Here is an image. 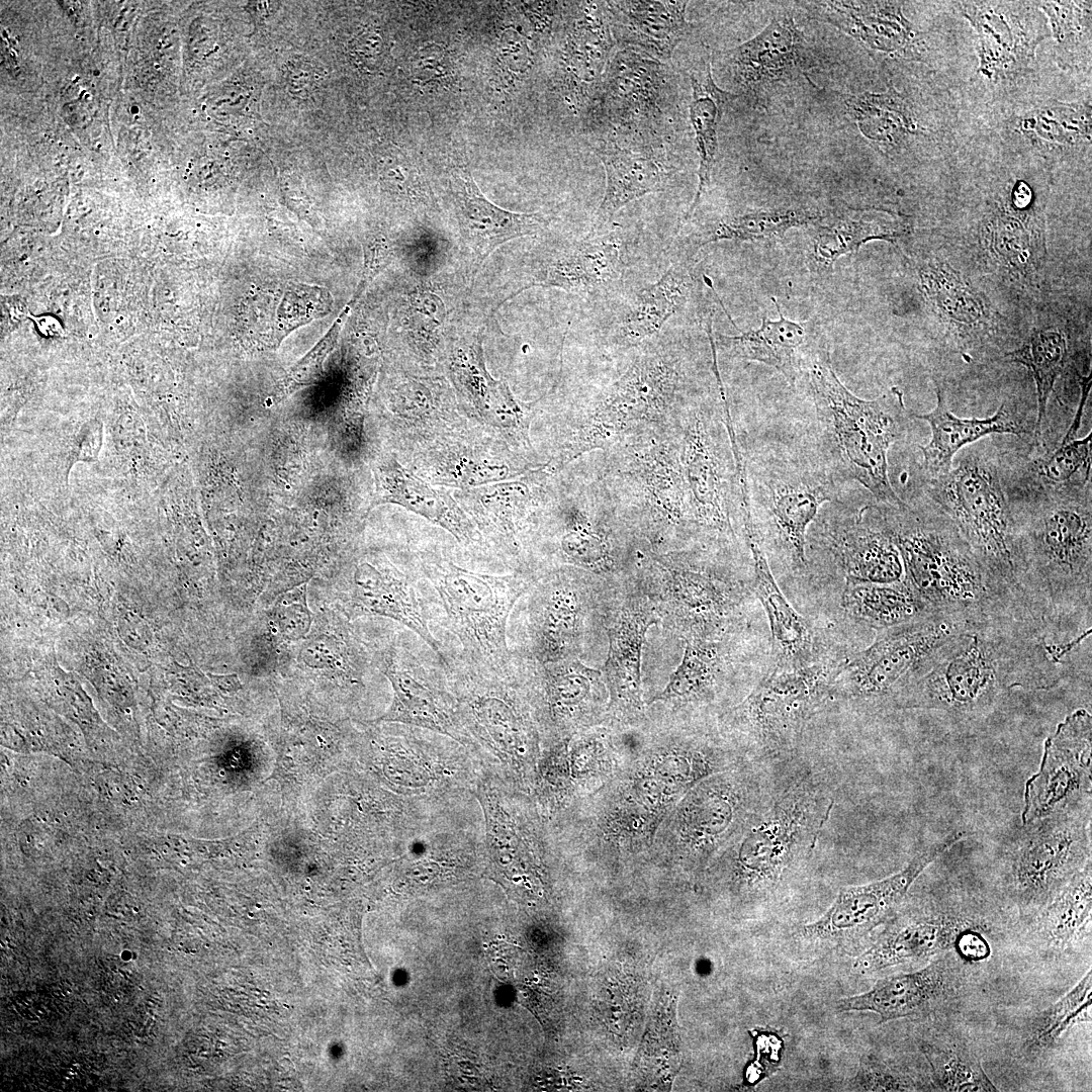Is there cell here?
<instances>
[{
    "label": "cell",
    "instance_id": "obj_1",
    "mask_svg": "<svg viewBox=\"0 0 1092 1092\" xmlns=\"http://www.w3.org/2000/svg\"><path fill=\"white\" fill-rule=\"evenodd\" d=\"M1066 656L1036 623L995 614L974 621L906 695L901 710L944 714L958 723L993 714L1013 690L1048 691L1065 677Z\"/></svg>",
    "mask_w": 1092,
    "mask_h": 1092
},
{
    "label": "cell",
    "instance_id": "obj_2",
    "mask_svg": "<svg viewBox=\"0 0 1092 1092\" xmlns=\"http://www.w3.org/2000/svg\"><path fill=\"white\" fill-rule=\"evenodd\" d=\"M1010 506L1030 614L1051 642L1077 647L1091 629L1092 484Z\"/></svg>",
    "mask_w": 1092,
    "mask_h": 1092
},
{
    "label": "cell",
    "instance_id": "obj_3",
    "mask_svg": "<svg viewBox=\"0 0 1092 1092\" xmlns=\"http://www.w3.org/2000/svg\"><path fill=\"white\" fill-rule=\"evenodd\" d=\"M834 804L823 767L800 753L785 759L759 808L724 849L735 890L772 898L803 868Z\"/></svg>",
    "mask_w": 1092,
    "mask_h": 1092
},
{
    "label": "cell",
    "instance_id": "obj_4",
    "mask_svg": "<svg viewBox=\"0 0 1092 1092\" xmlns=\"http://www.w3.org/2000/svg\"><path fill=\"white\" fill-rule=\"evenodd\" d=\"M803 376L814 410L805 441L843 484L858 482L879 504H902L889 478L888 451L907 436L912 419L903 391L893 386L874 399L857 397L839 380L828 352Z\"/></svg>",
    "mask_w": 1092,
    "mask_h": 1092
},
{
    "label": "cell",
    "instance_id": "obj_5",
    "mask_svg": "<svg viewBox=\"0 0 1092 1092\" xmlns=\"http://www.w3.org/2000/svg\"><path fill=\"white\" fill-rule=\"evenodd\" d=\"M924 487L927 500L953 522L975 555L996 604L1008 614L1035 622L1018 568L1015 521L994 440L986 437L964 447L951 468L925 478Z\"/></svg>",
    "mask_w": 1092,
    "mask_h": 1092
},
{
    "label": "cell",
    "instance_id": "obj_6",
    "mask_svg": "<svg viewBox=\"0 0 1092 1092\" xmlns=\"http://www.w3.org/2000/svg\"><path fill=\"white\" fill-rule=\"evenodd\" d=\"M692 402L684 357L656 337L640 346L626 370L589 401L547 466L557 471L583 453L608 451L634 435L672 427Z\"/></svg>",
    "mask_w": 1092,
    "mask_h": 1092
},
{
    "label": "cell",
    "instance_id": "obj_7",
    "mask_svg": "<svg viewBox=\"0 0 1092 1092\" xmlns=\"http://www.w3.org/2000/svg\"><path fill=\"white\" fill-rule=\"evenodd\" d=\"M896 544L903 579L934 615L982 620L1008 614L994 601L983 570L953 522L929 500L876 503Z\"/></svg>",
    "mask_w": 1092,
    "mask_h": 1092
},
{
    "label": "cell",
    "instance_id": "obj_8",
    "mask_svg": "<svg viewBox=\"0 0 1092 1092\" xmlns=\"http://www.w3.org/2000/svg\"><path fill=\"white\" fill-rule=\"evenodd\" d=\"M744 467L750 518L764 551L804 572L809 527L824 505L839 500L843 483L806 441L765 447Z\"/></svg>",
    "mask_w": 1092,
    "mask_h": 1092
},
{
    "label": "cell",
    "instance_id": "obj_9",
    "mask_svg": "<svg viewBox=\"0 0 1092 1092\" xmlns=\"http://www.w3.org/2000/svg\"><path fill=\"white\" fill-rule=\"evenodd\" d=\"M678 424L634 435L609 449L604 480L631 508L632 527L655 550L677 551L696 536L679 460Z\"/></svg>",
    "mask_w": 1092,
    "mask_h": 1092
},
{
    "label": "cell",
    "instance_id": "obj_10",
    "mask_svg": "<svg viewBox=\"0 0 1092 1092\" xmlns=\"http://www.w3.org/2000/svg\"><path fill=\"white\" fill-rule=\"evenodd\" d=\"M420 570L445 614L446 626L457 639L454 660L475 668L506 666L513 657L507 643L508 619L516 603L536 578L519 569L505 575L472 571L434 553H422ZM449 663V662H448Z\"/></svg>",
    "mask_w": 1092,
    "mask_h": 1092
},
{
    "label": "cell",
    "instance_id": "obj_11",
    "mask_svg": "<svg viewBox=\"0 0 1092 1092\" xmlns=\"http://www.w3.org/2000/svg\"><path fill=\"white\" fill-rule=\"evenodd\" d=\"M722 408L694 400L678 424L679 460L696 536L733 542L735 524L743 529L744 458Z\"/></svg>",
    "mask_w": 1092,
    "mask_h": 1092
},
{
    "label": "cell",
    "instance_id": "obj_12",
    "mask_svg": "<svg viewBox=\"0 0 1092 1092\" xmlns=\"http://www.w3.org/2000/svg\"><path fill=\"white\" fill-rule=\"evenodd\" d=\"M974 621L978 620L933 615L881 632L869 646L839 663L830 699L850 702L869 712L901 710L909 691Z\"/></svg>",
    "mask_w": 1092,
    "mask_h": 1092
},
{
    "label": "cell",
    "instance_id": "obj_13",
    "mask_svg": "<svg viewBox=\"0 0 1092 1092\" xmlns=\"http://www.w3.org/2000/svg\"><path fill=\"white\" fill-rule=\"evenodd\" d=\"M647 552L637 584L660 623L684 640L728 639L741 619L743 583L705 554Z\"/></svg>",
    "mask_w": 1092,
    "mask_h": 1092
},
{
    "label": "cell",
    "instance_id": "obj_14",
    "mask_svg": "<svg viewBox=\"0 0 1092 1092\" xmlns=\"http://www.w3.org/2000/svg\"><path fill=\"white\" fill-rule=\"evenodd\" d=\"M840 662L819 660L801 667L772 666L737 705L723 715L750 759L782 760L800 753L811 719L830 699Z\"/></svg>",
    "mask_w": 1092,
    "mask_h": 1092
},
{
    "label": "cell",
    "instance_id": "obj_15",
    "mask_svg": "<svg viewBox=\"0 0 1092 1092\" xmlns=\"http://www.w3.org/2000/svg\"><path fill=\"white\" fill-rule=\"evenodd\" d=\"M1091 807L1022 824L1004 854L1008 897L1036 915L1091 860Z\"/></svg>",
    "mask_w": 1092,
    "mask_h": 1092
},
{
    "label": "cell",
    "instance_id": "obj_16",
    "mask_svg": "<svg viewBox=\"0 0 1092 1092\" xmlns=\"http://www.w3.org/2000/svg\"><path fill=\"white\" fill-rule=\"evenodd\" d=\"M596 576L574 566L536 575L526 593V647L520 651L541 663L579 657L589 629L604 621L607 600Z\"/></svg>",
    "mask_w": 1092,
    "mask_h": 1092
},
{
    "label": "cell",
    "instance_id": "obj_17",
    "mask_svg": "<svg viewBox=\"0 0 1092 1092\" xmlns=\"http://www.w3.org/2000/svg\"><path fill=\"white\" fill-rule=\"evenodd\" d=\"M375 663L389 680L393 699L377 721L399 722L449 736L463 745L474 741L465 729L447 667H434L394 639L377 652Z\"/></svg>",
    "mask_w": 1092,
    "mask_h": 1092
},
{
    "label": "cell",
    "instance_id": "obj_18",
    "mask_svg": "<svg viewBox=\"0 0 1092 1092\" xmlns=\"http://www.w3.org/2000/svg\"><path fill=\"white\" fill-rule=\"evenodd\" d=\"M1091 750L1092 717L1079 709L1044 741L1038 771L1025 783L1022 824L1091 807Z\"/></svg>",
    "mask_w": 1092,
    "mask_h": 1092
},
{
    "label": "cell",
    "instance_id": "obj_19",
    "mask_svg": "<svg viewBox=\"0 0 1092 1092\" xmlns=\"http://www.w3.org/2000/svg\"><path fill=\"white\" fill-rule=\"evenodd\" d=\"M979 928H985V922L961 900L925 899L899 908L876 941L855 959L853 969L870 974L919 962L956 947L964 932Z\"/></svg>",
    "mask_w": 1092,
    "mask_h": 1092
},
{
    "label": "cell",
    "instance_id": "obj_20",
    "mask_svg": "<svg viewBox=\"0 0 1092 1092\" xmlns=\"http://www.w3.org/2000/svg\"><path fill=\"white\" fill-rule=\"evenodd\" d=\"M966 836V832L950 834L917 853L901 871L885 879L842 888L826 912L817 920L804 924L800 933L813 941L843 943L859 939L890 919L924 870Z\"/></svg>",
    "mask_w": 1092,
    "mask_h": 1092
},
{
    "label": "cell",
    "instance_id": "obj_21",
    "mask_svg": "<svg viewBox=\"0 0 1092 1092\" xmlns=\"http://www.w3.org/2000/svg\"><path fill=\"white\" fill-rule=\"evenodd\" d=\"M819 543L843 572L845 580L893 583L904 569L899 550L888 533L877 504L855 513L840 500L826 504L812 523Z\"/></svg>",
    "mask_w": 1092,
    "mask_h": 1092
},
{
    "label": "cell",
    "instance_id": "obj_22",
    "mask_svg": "<svg viewBox=\"0 0 1092 1092\" xmlns=\"http://www.w3.org/2000/svg\"><path fill=\"white\" fill-rule=\"evenodd\" d=\"M658 623L652 602L638 584L621 599L606 602L603 626L609 647L601 671L609 693L607 712L626 720L644 715L642 651L648 629Z\"/></svg>",
    "mask_w": 1092,
    "mask_h": 1092
},
{
    "label": "cell",
    "instance_id": "obj_23",
    "mask_svg": "<svg viewBox=\"0 0 1092 1092\" xmlns=\"http://www.w3.org/2000/svg\"><path fill=\"white\" fill-rule=\"evenodd\" d=\"M979 36V71L991 81L1011 80L1032 69L1036 46L1049 35L1040 13L1026 2H960Z\"/></svg>",
    "mask_w": 1092,
    "mask_h": 1092
},
{
    "label": "cell",
    "instance_id": "obj_24",
    "mask_svg": "<svg viewBox=\"0 0 1092 1092\" xmlns=\"http://www.w3.org/2000/svg\"><path fill=\"white\" fill-rule=\"evenodd\" d=\"M669 77L662 62L623 49L609 61L589 116L613 129L650 128L663 116Z\"/></svg>",
    "mask_w": 1092,
    "mask_h": 1092
},
{
    "label": "cell",
    "instance_id": "obj_25",
    "mask_svg": "<svg viewBox=\"0 0 1092 1092\" xmlns=\"http://www.w3.org/2000/svg\"><path fill=\"white\" fill-rule=\"evenodd\" d=\"M520 652L530 703L550 727L565 732L590 723L604 706L608 708L601 670L579 657L541 663Z\"/></svg>",
    "mask_w": 1092,
    "mask_h": 1092
},
{
    "label": "cell",
    "instance_id": "obj_26",
    "mask_svg": "<svg viewBox=\"0 0 1092 1092\" xmlns=\"http://www.w3.org/2000/svg\"><path fill=\"white\" fill-rule=\"evenodd\" d=\"M1092 436L1065 437L1055 449L1031 455L1028 448L999 447L1000 477L1009 503L1091 484Z\"/></svg>",
    "mask_w": 1092,
    "mask_h": 1092
},
{
    "label": "cell",
    "instance_id": "obj_27",
    "mask_svg": "<svg viewBox=\"0 0 1092 1092\" xmlns=\"http://www.w3.org/2000/svg\"><path fill=\"white\" fill-rule=\"evenodd\" d=\"M959 975L953 963L940 959L915 972L884 978L864 993L838 1000L835 1008L839 1012H874L880 1023L925 1017L958 997Z\"/></svg>",
    "mask_w": 1092,
    "mask_h": 1092
},
{
    "label": "cell",
    "instance_id": "obj_28",
    "mask_svg": "<svg viewBox=\"0 0 1092 1092\" xmlns=\"http://www.w3.org/2000/svg\"><path fill=\"white\" fill-rule=\"evenodd\" d=\"M618 237L587 235L546 258L533 279L511 297L532 287L559 288L590 298L614 293L622 284L626 262Z\"/></svg>",
    "mask_w": 1092,
    "mask_h": 1092
},
{
    "label": "cell",
    "instance_id": "obj_29",
    "mask_svg": "<svg viewBox=\"0 0 1092 1092\" xmlns=\"http://www.w3.org/2000/svg\"><path fill=\"white\" fill-rule=\"evenodd\" d=\"M806 44L793 16L784 13L752 38L724 52L723 60L737 86L757 95L804 72L809 64Z\"/></svg>",
    "mask_w": 1092,
    "mask_h": 1092
},
{
    "label": "cell",
    "instance_id": "obj_30",
    "mask_svg": "<svg viewBox=\"0 0 1092 1092\" xmlns=\"http://www.w3.org/2000/svg\"><path fill=\"white\" fill-rule=\"evenodd\" d=\"M935 394L936 405L931 412L912 414V418L928 423L931 431L928 443L919 446L925 478L946 473L960 450L991 435L1016 436L1035 444V420L1023 417L1013 405L1003 402L988 418L964 419L949 411L943 389L937 383Z\"/></svg>",
    "mask_w": 1092,
    "mask_h": 1092
},
{
    "label": "cell",
    "instance_id": "obj_31",
    "mask_svg": "<svg viewBox=\"0 0 1092 1092\" xmlns=\"http://www.w3.org/2000/svg\"><path fill=\"white\" fill-rule=\"evenodd\" d=\"M452 380L468 410L486 424L502 428L529 449L531 405L520 402L507 383L488 373L481 338L458 342L449 356Z\"/></svg>",
    "mask_w": 1092,
    "mask_h": 1092
},
{
    "label": "cell",
    "instance_id": "obj_32",
    "mask_svg": "<svg viewBox=\"0 0 1092 1092\" xmlns=\"http://www.w3.org/2000/svg\"><path fill=\"white\" fill-rule=\"evenodd\" d=\"M743 536L752 560V589L769 623L774 666L794 668L819 660L813 628L779 587L748 512L743 516Z\"/></svg>",
    "mask_w": 1092,
    "mask_h": 1092
},
{
    "label": "cell",
    "instance_id": "obj_33",
    "mask_svg": "<svg viewBox=\"0 0 1092 1092\" xmlns=\"http://www.w3.org/2000/svg\"><path fill=\"white\" fill-rule=\"evenodd\" d=\"M694 288L688 264L670 265L655 282L630 294L618 307L607 332L608 347L625 352L658 337L668 320L687 304Z\"/></svg>",
    "mask_w": 1092,
    "mask_h": 1092
},
{
    "label": "cell",
    "instance_id": "obj_34",
    "mask_svg": "<svg viewBox=\"0 0 1092 1092\" xmlns=\"http://www.w3.org/2000/svg\"><path fill=\"white\" fill-rule=\"evenodd\" d=\"M542 527L547 544L563 566L606 578L623 569V550L609 521L579 502L562 504Z\"/></svg>",
    "mask_w": 1092,
    "mask_h": 1092
},
{
    "label": "cell",
    "instance_id": "obj_35",
    "mask_svg": "<svg viewBox=\"0 0 1092 1092\" xmlns=\"http://www.w3.org/2000/svg\"><path fill=\"white\" fill-rule=\"evenodd\" d=\"M372 470L374 493L368 512L379 505L395 504L441 526L464 546H480L484 542L457 502L403 467L393 456L380 457Z\"/></svg>",
    "mask_w": 1092,
    "mask_h": 1092
},
{
    "label": "cell",
    "instance_id": "obj_36",
    "mask_svg": "<svg viewBox=\"0 0 1092 1092\" xmlns=\"http://www.w3.org/2000/svg\"><path fill=\"white\" fill-rule=\"evenodd\" d=\"M452 191L460 234L476 265H481L503 244L537 235L549 224L540 212H513L494 205L484 197L468 171L452 174Z\"/></svg>",
    "mask_w": 1092,
    "mask_h": 1092
},
{
    "label": "cell",
    "instance_id": "obj_37",
    "mask_svg": "<svg viewBox=\"0 0 1092 1092\" xmlns=\"http://www.w3.org/2000/svg\"><path fill=\"white\" fill-rule=\"evenodd\" d=\"M349 594L354 608L401 623L448 665L447 655L429 627L421 592L403 573L388 564L361 563L353 574Z\"/></svg>",
    "mask_w": 1092,
    "mask_h": 1092
},
{
    "label": "cell",
    "instance_id": "obj_38",
    "mask_svg": "<svg viewBox=\"0 0 1092 1092\" xmlns=\"http://www.w3.org/2000/svg\"><path fill=\"white\" fill-rule=\"evenodd\" d=\"M615 42L659 62L668 61L691 31L688 1L602 2Z\"/></svg>",
    "mask_w": 1092,
    "mask_h": 1092
},
{
    "label": "cell",
    "instance_id": "obj_39",
    "mask_svg": "<svg viewBox=\"0 0 1092 1092\" xmlns=\"http://www.w3.org/2000/svg\"><path fill=\"white\" fill-rule=\"evenodd\" d=\"M461 502L462 510L490 545L526 569L520 555L525 533L537 525L534 494L524 481L484 485L469 491Z\"/></svg>",
    "mask_w": 1092,
    "mask_h": 1092
},
{
    "label": "cell",
    "instance_id": "obj_40",
    "mask_svg": "<svg viewBox=\"0 0 1092 1092\" xmlns=\"http://www.w3.org/2000/svg\"><path fill=\"white\" fill-rule=\"evenodd\" d=\"M812 18L826 22L867 48L891 55H909L917 32L899 1L798 2Z\"/></svg>",
    "mask_w": 1092,
    "mask_h": 1092
},
{
    "label": "cell",
    "instance_id": "obj_41",
    "mask_svg": "<svg viewBox=\"0 0 1092 1092\" xmlns=\"http://www.w3.org/2000/svg\"><path fill=\"white\" fill-rule=\"evenodd\" d=\"M771 300L780 315L778 320L763 316L758 329L740 331L738 335L717 334L714 343L733 358L774 367L795 386L810 363L827 351L810 345L804 327L785 318L776 298Z\"/></svg>",
    "mask_w": 1092,
    "mask_h": 1092
},
{
    "label": "cell",
    "instance_id": "obj_42",
    "mask_svg": "<svg viewBox=\"0 0 1092 1092\" xmlns=\"http://www.w3.org/2000/svg\"><path fill=\"white\" fill-rule=\"evenodd\" d=\"M606 175L602 201L595 213L589 236L597 235L622 207L647 194L663 191L670 172L655 158L653 147L633 151L613 141L594 148Z\"/></svg>",
    "mask_w": 1092,
    "mask_h": 1092
},
{
    "label": "cell",
    "instance_id": "obj_43",
    "mask_svg": "<svg viewBox=\"0 0 1092 1092\" xmlns=\"http://www.w3.org/2000/svg\"><path fill=\"white\" fill-rule=\"evenodd\" d=\"M909 232L910 222L905 215L876 207L846 208L827 222L817 224L814 255L820 263L831 265L839 257L857 252L870 241L894 244Z\"/></svg>",
    "mask_w": 1092,
    "mask_h": 1092
},
{
    "label": "cell",
    "instance_id": "obj_44",
    "mask_svg": "<svg viewBox=\"0 0 1092 1092\" xmlns=\"http://www.w3.org/2000/svg\"><path fill=\"white\" fill-rule=\"evenodd\" d=\"M841 605L851 620L876 631V636L934 615L904 579L893 583L845 580Z\"/></svg>",
    "mask_w": 1092,
    "mask_h": 1092
},
{
    "label": "cell",
    "instance_id": "obj_45",
    "mask_svg": "<svg viewBox=\"0 0 1092 1092\" xmlns=\"http://www.w3.org/2000/svg\"><path fill=\"white\" fill-rule=\"evenodd\" d=\"M424 471L437 483L474 487L504 481L533 471L535 463L517 460L509 452H485L458 443L435 447L428 453Z\"/></svg>",
    "mask_w": 1092,
    "mask_h": 1092
},
{
    "label": "cell",
    "instance_id": "obj_46",
    "mask_svg": "<svg viewBox=\"0 0 1092 1092\" xmlns=\"http://www.w3.org/2000/svg\"><path fill=\"white\" fill-rule=\"evenodd\" d=\"M725 640H684L685 651L680 663L671 673L665 689L649 703H671L679 707L713 702L727 671Z\"/></svg>",
    "mask_w": 1092,
    "mask_h": 1092
},
{
    "label": "cell",
    "instance_id": "obj_47",
    "mask_svg": "<svg viewBox=\"0 0 1092 1092\" xmlns=\"http://www.w3.org/2000/svg\"><path fill=\"white\" fill-rule=\"evenodd\" d=\"M690 81L692 87L690 120L699 157V182L694 200L685 215V221L694 215L702 196L710 185L718 152L719 124L727 101L733 97L716 84L709 60L704 62L700 69L691 73Z\"/></svg>",
    "mask_w": 1092,
    "mask_h": 1092
},
{
    "label": "cell",
    "instance_id": "obj_48",
    "mask_svg": "<svg viewBox=\"0 0 1092 1092\" xmlns=\"http://www.w3.org/2000/svg\"><path fill=\"white\" fill-rule=\"evenodd\" d=\"M824 215L804 206H779L726 214L712 222L693 241L694 254L718 241L762 242L784 238L794 228L818 224Z\"/></svg>",
    "mask_w": 1092,
    "mask_h": 1092
},
{
    "label": "cell",
    "instance_id": "obj_49",
    "mask_svg": "<svg viewBox=\"0 0 1092 1092\" xmlns=\"http://www.w3.org/2000/svg\"><path fill=\"white\" fill-rule=\"evenodd\" d=\"M842 98L861 134L886 150L900 147L918 131L908 103L894 88L884 93L864 92Z\"/></svg>",
    "mask_w": 1092,
    "mask_h": 1092
},
{
    "label": "cell",
    "instance_id": "obj_50",
    "mask_svg": "<svg viewBox=\"0 0 1092 1092\" xmlns=\"http://www.w3.org/2000/svg\"><path fill=\"white\" fill-rule=\"evenodd\" d=\"M1092 861L1078 872L1037 914L1040 936L1052 946L1065 949L1091 925Z\"/></svg>",
    "mask_w": 1092,
    "mask_h": 1092
},
{
    "label": "cell",
    "instance_id": "obj_51",
    "mask_svg": "<svg viewBox=\"0 0 1092 1092\" xmlns=\"http://www.w3.org/2000/svg\"><path fill=\"white\" fill-rule=\"evenodd\" d=\"M1004 358L1024 365L1033 377L1037 398L1035 444L1041 447L1048 402L1069 358L1067 339L1061 331H1034L1020 347L1005 353Z\"/></svg>",
    "mask_w": 1092,
    "mask_h": 1092
},
{
    "label": "cell",
    "instance_id": "obj_52",
    "mask_svg": "<svg viewBox=\"0 0 1092 1092\" xmlns=\"http://www.w3.org/2000/svg\"><path fill=\"white\" fill-rule=\"evenodd\" d=\"M1017 128L1038 150L1063 153L1090 146L1091 110L1080 104L1056 102L1025 113Z\"/></svg>",
    "mask_w": 1092,
    "mask_h": 1092
},
{
    "label": "cell",
    "instance_id": "obj_53",
    "mask_svg": "<svg viewBox=\"0 0 1092 1092\" xmlns=\"http://www.w3.org/2000/svg\"><path fill=\"white\" fill-rule=\"evenodd\" d=\"M921 1051L929 1063L934 1087L951 1092L998 1091L976 1053L959 1041H924Z\"/></svg>",
    "mask_w": 1092,
    "mask_h": 1092
},
{
    "label": "cell",
    "instance_id": "obj_54",
    "mask_svg": "<svg viewBox=\"0 0 1092 1092\" xmlns=\"http://www.w3.org/2000/svg\"><path fill=\"white\" fill-rule=\"evenodd\" d=\"M1091 995L1092 972L1088 971L1067 994L1032 1019L1025 1036V1050L1034 1054L1046 1052L1075 1023L1087 1021Z\"/></svg>",
    "mask_w": 1092,
    "mask_h": 1092
},
{
    "label": "cell",
    "instance_id": "obj_55",
    "mask_svg": "<svg viewBox=\"0 0 1092 1092\" xmlns=\"http://www.w3.org/2000/svg\"><path fill=\"white\" fill-rule=\"evenodd\" d=\"M1037 7L1048 16L1064 62H1076L1079 54H1090L1091 2L1044 1Z\"/></svg>",
    "mask_w": 1092,
    "mask_h": 1092
},
{
    "label": "cell",
    "instance_id": "obj_56",
    "mask_svg": "<svg viewBox=\"0 0 1092 1092\" xmlns=\"http://www.w3.org/2000/svg\"><path fill=\"white\" fill-rule=\"evenodd\" d=\"M361 295L360 291H355L353 297L341 311L329 332L287 371L271 394L273 403L280 402L299 389L310 386L320 380L323 375L324 362L334 350L342 327Z\"/></svg>",
    "mask_w": 1092,
    "mask_h": 1092
},
{
    "label": "cell",
    "instance_id": "obj_57",
    "mask_svg": "<svg viewBox=\"0 0 1092 1092\" xmlns=\"http://www.w3.org/2000/svg\"><path fill=\"white\" fill-rule=\"evenodd\" d=\"M855 1087L862 1091H915L925 1086L907 1072L888 1066L880 1061L869 1060L862 1064L855 1077Z\"/></svg>",
    "mask_w": 1092,
    "mask_h": 1092
},
{
    "label": "cell",
    "instance_id": "obj_58",
    "mask_svg": "<svg viewBox=\"0 0 1092 1092\" xmlns=\"http://www.w3.org/2000/svg\"><path fill=\"white\" fill-rule=\"evenodd\" d=\"M984 928L970 929L964 932L956 947H958L961 956L968 960H982L989 952V947L986 940L980 935V931Z\"/></svg>",
    "mask_w": 1092,
    "mask_h": 1092
}]
</instances>
